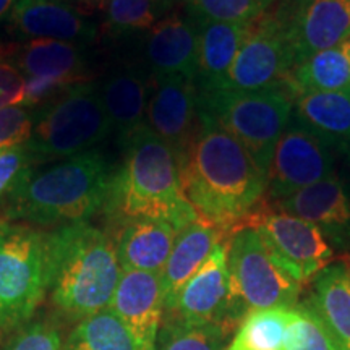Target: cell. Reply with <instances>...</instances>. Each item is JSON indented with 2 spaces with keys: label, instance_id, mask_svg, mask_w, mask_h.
Masks as SVG:
<instances>
[{
  "label": "cell",
  "instance_id": "6da1fadb",
  "mask_svg": "<svg viewBox=\"0 0 350 350\" xmlns=\"http://www.w3.org/2000/svg\"><path fill=\"white\" fill-rule=\"evenodd\" d=\"M178 170L188 203L227 239L266 200V174L237 139L204 117Z\"/></svg>",
  "mask_w": 350,
  "mask_h": 350
},
{
  "label": "cell",
  "instance_id": "7a4b0ae2",
  "mask_svg": "<svg viewBox=\"0 0 350 350\" xmlns=\"http://www.w3.org/2000/svg\"><path fill=\"white\" fill-rule=\"evenodd\" d=\"M122 268L113 240L90 222L47 234V294L59 312L80 319L111 306Z\"/></svg>",
  "mask_w": 350,
  "mask_h": 350
},
{
  "label": "cell",
  "instance_id": "3957f363",
  "mask_svg": "<svg viewBox=\"0 0 350 350\" xmlns=\"http://www.w3.org/2000/svg\"><path fill=\"white\" fill-rule=\"evenodd\" d=\"M116 169L99 150L33 169L7 203V217L42 227L88 222L106 213Z\"/></svg>",
  "mask_w": 350,
  "mask_h": 350
},
{
  "label": "cell",
  "instance_id": "277c9868",
  "mask_svg": "<svg viewBox=\"0 0 350 350\" xmlns=\"http://www.w3.org/2000/svg\"><path fill=\"white\" fill-rule=\"evenodd\" d=\"M124 159L116 169L106 214L120 219H161L180 232L198 214L183 193L177 157L144 124L122 144Z\"/></svg>",
  "mask_w": 350,
  "mask_h": 350
},
{
  "label": "cell",
  "instance_id": "5b68a950",
  "mask_svg": "<svg viewBox=\"0 0 350 350\" xmlns=\"http://www.w3.org/2000/svg\"><path fill=\"white\" fill-rule=\"evenodd\" d=\"M292 112L294 98L284 86L198 91V116L237 139L265 174Z\"/></svg>",
  "mask_w": 350,
  "mask_h": 350
},
{
  "label": "cell",
  "instance_id": "8992f818",
  "mask_svg": "<svg viewBox=\"0 0 350 350\" xmlns=\"http://www.w3.org/2000/svg\"><path fill=\"white\" fill-rule=\"evenodd\" d=\"M112 133L100 85L85 81L64 91L34 117L26 148L34 165L91 151Z\"/></svg>",
  "mask_w": 350,
  "mask_h": 350
},
{
  "label": "cell",
  "instance_id": "52a82bcc",
  "mask_svg": "<svg viewBox=\"0 0 350 350\" xmlns=\"http://www.w3.org/2000/svg\"><path fill=\"white\" fill-rule=\"evenodd\" d=\"M47 295V234L0 221V331L28 325Z\"/></svg>",
  "mask_w": 350,
  "mask_h": 350
},
{
  "label": "cell",
  "instance_id": "ba28073f",
  "mask_svg": "<svg viewBox=\"0 0 350 350\" xmlns=\"http://www.w3.org/2000/svg\"><path fill=\"white\" fill-rule=\"evenodd\" d=\"M230 295L240 319L253 310L294 308L301 284L287 273L266 239L253 227H240L227 243Z\"/></svg>",
  "mask_w": 350,
  "mask_h": 350
},
{
  "label": "cell",
  "instance_id": "9c48e42d",
  "mask_svg": "<svg viewBox=\"0 0 350 350\" xmlns=\"http://www.w3.org/2000/svg\"><path fill=\"white\" fill-rule=\"evenodd\" d=\"M243 227L256 229L279 262L297 282H312L319 271L334 261V250L318 226L274 208L265 200Z\"/></svg>",
  "mask_w": 350,
  "mask_h": 350
},
{
  "label": "cell",
  "instance_id": "30bf717a",
  "mask_svg": "<svg viewBox=\"0 0 350 350\" xmlns=\"http://www.w3.org/2000/svg\"><path fill=\"white\" fill-rule=\"evenodd\" d=\"M12 64L28 86L26 107L29 109L57 98L68 88L90 81V57L86 47L78 44L31 39L15 51Z\"/></svg>",
  "mask_w": 350,
  "mask_h": 350
},
{
  "label": "cell",
  "instance_id": "8fae6325",
  "mask_svg": "<svg viewBox=\"0 0 350 350\" xmlns=\"http://www.w3.org/2000/svg\"><path fill=\"white\" fill-rule=\"evenodd\" d=\"M295 55L278 16L261 15L252 21L250 31L232 64L222 90H265L284 86Z\"/></svg>",
  "mask_w": 350,
  "mask_h": 350
},
{
  "label": "cell",
  "instance_id": "7c38bea8",
  "mask_svg": "<svg viewBox=\"0 0 350 350\" xmlns=\"http://www.w3.org/2000/svg\"><path fill=\"white\" fill-rule=\"evenodd\" d=\"M334 174L332 148L317 135L295 124L286 129L275 144L266 172L269 201L287 198Z\"/></svg>",
  "mask_w": 350,
  "mask_h": 350
},
{
  "label": "cell",
  "instance_id": "4fadbf2b",
  "mask_svg": "<svg viewBox=\"0 0 350 350\" xmlns=\"http://www.w3.org/2000/svg\"><path fill=\"white\" fill-rule=\"evenodd\" d=\"M227 243L229 240H224L214 247L203 266L183 286L174 308L165 313L198 325H219L230 331L237 329L242 319L237 317L232 304Z\"/></svg>",
  "mask_w": 350,
  "mask_h": 350
},
{
  "label": "cell",
  "instance_id": "5bb4252c",
  "mask_svg": "<svg viewBox=\"0 0 350 350\" xmlns=\"http://www.w3.org/2000/svg\"><path fill=\"white\" fill-rule=\"evenodd\" d=\"M152 85L144 124L167 144L178 163L200 126L198 88L187 77L157 78Z\"/></svg>",
  "mask_w": 350,
  "mask_h": 350
},
{
  "label": "cell",
  "instance_id": "9a60e30c",
  "mask_svg": "<svg viewBox=\"0 0 350 350\" xmlns=\"http://www.w3.org/2000/svg\"><path fill=\"white\" fill-rule=\"evenodd\" d=\"M109 308L129 331L135 350H157V336L165 313L161 273L122 271Z\"/></svg>",
  "mask_w": 350,
  "mask_h": 350
},
{
  "label": "cell",
  "instance_id": "2e32d148",
  "mask_svg": "<svg viewBox=\"0 0 350 350\" xmlns=\"http://www.w3.org/2000/svg\"><path fill=\"white\" fill-rule=\"evenodd\" d=\"M295 55V64L350 38V0H295L279 18Z\"/></svg>",
  "mask_w": 350,
  "mask_h": 350
},
{
  "label": "cell",
  "instance_id": "e0dca14e",
  "mask_svg": "<svg viewBox=\"0 0 350 350\" xmlns=\"http://www.w3.org/2000/svg\"><path fill=\"white\" fill-rule=\"evenodd\" d=\"M13 36L52 39L90 47L98 38V26L59 0H18L7 18Z\"/></svg>",
  "mask_w": 350,
  "mask_h": 350
},
{
  "label": "cell",
  "instance_id": "ac0fdd59",
  "mask_svg": "<svg viewBox=\"0 0 350 350\" xmlns=\"http://www.w3.org/2000/svg\"><path fill=\"white\" fill-rule=\"evenodd\" d=\"M144 52L152 80L165 77H187L195 80L198 60L196 21L178 12L164 15L148 31Z\"/></svg>",
  "mask_w": 350,
  "mask_h": 350
},
{
  "label": "cell",
  "instance_id": "d6986e66",
  "mask_svg": "<svg viewBox=\"0 0 350 350\" xmlns=\"http://www.w3.org/2000/svg\"><path fill=\"white\" fill-rule=\"evenodd\" d=\"M269 203L281 211L318 226L326 239L334 243L350 239V193L338 175L332 174L287 198Z\"/></svg>",
  "mask_w": 350,
  "mask_h": 350
},
{
  "label": "cell",
  "instance_id": "ffe728a7",
  "mask_svg": "<svg viewBox=\"0 0 350 350\" xmlns=\"http://www.w3.org/2000/svg\"><path fill=\"white\" fill-rule=\"evenodd\" d=\"M151 83L131 65L116 68L99 83L104 109L120 146L144 125Z\"/></svg>",
  "mask_w": 350,
  "mask_h": 350
},
{
  "label": "cell",
  "instance_id": "44dd1931",
  "mask_svg": "<svg viewBox=\"0 0 350 350\" xmlns=\"http://www.w3.org/2000/svg\"><path fill=\"white\" fill-rule=\"evenodd\" d=\"M178 230L161 219H129L117 235V258L122 271L163 273Z\"/></svg>",
  "mask_w": 350,
  "mask_h": 350
},
{
  "label": "cell",
  "instance_id": "7402d4cb",
  "mask_svg": "<svg viewBox=\"0 0 350 350\" xmlns=\"http://www.w3.org/2000/svg\"><path fill=\"white\" fill-rule=\"evenodd\" d=\"M195 21L198 26L196 88L198 91L222 90L240 46L250 31L252 23H222V21L209 20Z\"/></svg>",
  "mask_w": 350,
  "mask_h": 350
},
{
  "label": "cell",
  "instance_id": "603a6c76",
  "mask_svg": "<svg viewBox=\"0 0 350 350\" xmlns=\"http://www.w3.org/2000/svg\"><path fill=\"white\" fill-rule=\"evenodd\" d=\"M224 240L229 239L216 227L209 226L201 219L191 222L178 232L169 260L161 273L165 312H170L174 308L183 286L203 266L214 247Z\"/></svg>",
  "mask_w": 350,
  "mask_h": 350
},
{
  "label": "cell",
  "instance_id": "cb8c5ba5",
  "mask_svg": "<svg viewBox=\"0 0 350 350\" xmlns=\"http://www.w3.org/2000/svg\"><path fill=\"white\" fill-rule=\"evenodd\" d=\"M292 116L327 146L350 150V91L295 96Z\"/></svg>",
  "mask_w": 350,
  "mask_h": 350
},
{
  "label": "cell",
  "instance_id": "d4e9b609",
  "mask_svg": "<svg viewBox=\"0 0 350 350\" xmlns=\"http://www.w3.org/2000/svg\"><path fill=\"white\" fill-rule=\"evenodd\" d=\"M310 299L339 350H350V266L332 261L312 281Z\"/></svg>",
  "mask_w": 350,
  "mask_h": 350
},
{
  "label": "cell",
  "instance_id": "484cf974",
  "mask_svg": "<svg viewBox=\"0 0 350 350\" xmlns=\"http://www.w3.org/2000/svg\"><path fill=\"white\" fill-rule=\"evenodd\" d=\"M284 88L292 98L308 93L350 91L349 39L339 46L319 51L295 64L287 73Z\"/></svg>",
  "mask_w": 350,
  "mask_h": 350
},
{
  "label": "cell",
  "instance_id": "4316f807",
  "mask_svg": "<svg viewBox=\"0 0 350 350\" xmlns=\"http://www.w3.org/2000/svg\"><path fill=\"white\" fill-rule=\"evenodd\" d=\"M291 319L292 308L248 312L224 350H286Z\"/></svg>",
  "mask_w": 350,
  "mask_h": 350
},
{
  "label": "cell",
  "instance_id": "83f0119b",
  "mask_svg": "<svg viewBox=\"0 0 350 350\" xmlns=\"http://www.w3.org/2000/svg\"><path fill=\"white\" fill-rule=\"evenodd\" d=\"M62 350H135V345L117 314L106 308L80 319Z\"/></svg>",
  "mask_w": 350,
  "mask_h": 350
},
{
  "label": "cell",
  "instance_id": "f1b7e54d",
  "mask_svg": "<svg viewBox=\"0 0 350 350\" xmlns=\"http://www.w3.org/2000/svg\"><path fill=\"white\" fill-rule=\"evenodd\" d=\"M234 331L219 325H198L164 313L157 350H224Z\"/></svg>",
  "mask_w": 350,
  "mask_h": 350
},
{
  "label": "cell",
  "instance_id": "f546056e",
  "mask_svg": "<svg viewBox=\"0 0 350 350\" xmlns=\"http://www.w3.org/2000/svg\"><path fill=\"white\" fill-rule=\"evenodd\" d=\"M167 0H109L104 28L112 36L150 31L163 18Z\"/></svg>",
  "mask_w": 350,
  "mask_h": 350
},
{
  "label": "cell",
  "instance_id": "4dcf8cb0",
  "mask_svg": "<svg viewBox=\"0 0 350 350\" xmlns=\"http://www.w3.org/2000/svg\"><path fill=\"white\" fill-rule=\"evenodd\" d=\"M286 350H339L331 332L308 300L292 308Z\"/></svg>",
  "mask_w": 350,
  "mask_h": 350
},
{
  "label": "cell",
  "instance_id": "1f68e13d",
  "mask_svg": "<svg viewBox=\"0 0 350 350\" xmlns=\"http://www.w3.org/2000/svg\"><path fill=\"white\" fill-rule=\"evenodd\" d=\"M273 0H185L195 20L222 23H252L265 15Z\"/></svg>",
  "mask_w": 350,
  "mask_h": 350
},
{
  "label": "cell",
  "instance_id": "d6a6232c",
  "mask_svg": "<svg viewBox=\"0 0 350 350\" xmlns=\"http://www.w3.org/2000/svg\"><path fill=\"white\" fill-rule=\"evenodd\" d=\"M33 169L34 161L26 143L0 152V204L10 201Z\"/></svg>",
  "mask_w": 350,
  "mask_h": 350
},
{
  "label": "cell",
  "instance_id": "836d02e7",
  "mask_svg": "<svg viewBox=\"0 0 350 350\" xmlns=\"http://www.w3.org/2000/svg\"><path fill=\"white\" fill-rule=\"evenodd\" d=\"M34 113L26 106H15L0 111V152L23 144L31 137Z\"/></svg>",
  "mask_w": 350,
  "mask_h": 350
},
{
  "label": "cell",
  "instance_id": "e575fe53",
  "mask_svg": "<svg viewBox=\"0 0 350 350\" xmlns=\"http://www.w3.org/2000/svg\"><path fill=\"white\" fill-rule=\"evenodd\" d=\"M62 338L49 323H28L16 331L3 350H62Z\"/></svg>",
  "mask_w": 350,
  "mask_h": 350
},
{
  "label": "cell",
  "instance_id": "d590c367",
  "mask_svg": "<svg viewBox=\"0 0 350 350\" xmlns=\"http://www.w3.org/2000/svg\"><path fill=\"white\" fill-rule=\"evenodd\" d=\"M28 86L20 70L12 62L0 60V111L2 109L26 106Z\"/></svg>",
  "mask_w": 350,
  "mask_h": 350
},
{
  "label": "cell",
  "instance_id": "8d00e7d4",
  "mask_svg": "<svg viewBox=\"0 0 350 350\" xmlns=\"http://www.w3.org/2000/svg\"><path fill=\"white\" fill-rule=\"evenodd\" d=\"M59 2L72 7L73 10H77L78 13H81V15L90 18V15H94L96 12L104 10L109 0H59Z\"/></svg>",
  "mask_w": 350,
  "mask_h": 350
},
{
  "label": "cell",
  "instance_id": "74e56055",
  "mask_svg": "<svg viewBox=\"0 0 350 350\" xmlns=\"http://www.w3.org/2000/svg\"><path fill=\"white\" fill-rule=\"evenodd\" d=\"M18 0H0V23L10 16V13Z\"/></svg>",
  "mask_w": 350,
  "mask_h": 350
},
{
  "label": "cell",
  "instance_id": "f35d334b",
  "mask_svg": "<svg viewBox=\"0 0 350 350\" xmlns=\"http://www.w3.org/2000/svg\"><path fill=\"white\" fill-rule=\"evenodd\" d=\"M345 261H347V265L350 266V256H349V260H345Z\"/></svg>",
  "mask_w": 350,
  "mask_h": 350
},
{
  "label": "cell",
  "instance_id": "ab89813d",
  "mask_svg": "<svg viewBox=\"0 0 350 350\" xmlns=\"http://www.w3.org/2000/svg\"><path fill=\"white\" fill-rule=\"evenodd\" d=\"M349 44H350V38H349Z\"/></svg>",
  "mask_w": 350,
  "mask_h": 350
},
{
  "label": "cell",
  "instance_id": "60d3db41",
  "mask_svg": "<svg viewBox=\"0 0 350 350\" xmlns=\"http://www.w3.org/2000/svg\"><path fill=\"white\" fill-rule=\"evenodd\" d=\"M349 154H350V150H349Z\"/></svg>",
  "mask_w": 350,
  "mask_h": 350
}]
</instances>
